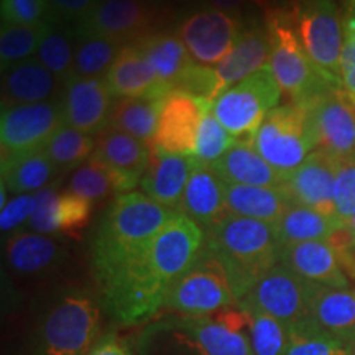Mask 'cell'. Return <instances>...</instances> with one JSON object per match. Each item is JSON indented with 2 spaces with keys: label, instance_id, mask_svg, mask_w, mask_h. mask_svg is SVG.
Listing matches in <instances>:
<instances>
[{
  "label": "cell",
  "instance_id": "6da1fadb",
  "mask_svg": "<svg viewBox=\"0 0 355 355\" xmlns=\"http://www.w3.org/2000/svg\"><path fill=\"white\" fill-rule=\"evenodd\" d=\"M204 242V230L175 212L139 254L99 283L105 311L125 326L148 322L165 308L173 285L193 265Z\"/></svg>",
  "mask_w": 355,
  "mask_h": 355
},
{
  "label": "cell",
  "instance_id": "7a4b0ae2",
  "mask_svg": "<svg viewBox=\"0 0 355 355\" xmlns=\"http://www.w3.org/2000/svg\"><path fill=\"white\" fill-rule=\"evenodd\" d=\"M140 355H254L239 304L212 316H170L139 339Z\"/></svg>",
  "mask_w": 355,
  "mask_h": 355
},
{
  "label": "cell",
  "instance_id": "3957f363",
  "mask_svg": "<svg viewBox=\"0 0 355 355\" xmlns=\"http://www.w3.org/2000/svg\"><path fill=\"white\" fill-rule=\"evenodd\" d=\"M175 212L159 206L144 193L117 194L102 216L91 243L97 282L135 257L166 225Z\"/></svg>",
  "mask_w": 355,
  "mask_h": 355
},
{
  "label": "cell",
  "instance_id": "277c9868",
  "mask_svg": "<svg viewBox=\"0 0 355 355\" xmlns=\"http://www.w3.org/2000/svg\"><path fill=\"white\" fill-rule=\"evenodd\" d=\"M206 245L224 265L239 301L279 263L282 254L273 224L232 214L206 234Z\"/></svg>",
  "mask_w": 355,
  "mask_h": 355
},
{
  "label": "cell",
  "instance_id": "5b68a950",
  "mask_svg": "<svg viewBox=\"0 0 355 355\" xmlns=\"http://www.w3.org/2000/svg\"><path fill=\"white\" fill-rule=\"evenodd\" d=\"M104 309L86 291L61 295L40 319L28 355H89L102 337Z\"/></svg>",
  "mask_w": 355,
  "mask_h": 355
},
{
  "label": "cell",
  "instance_id": "8992f818",
  "mask_svg": "<svg viewBox=\"0 0 355 355\" xmlns=\"http://www.w3.org/2000/svg\"><path fill=\"white\" fill-rule=\"evenodd\" d=\"M266 30L272 44L268 66L282 92L290 96L293 104H311L327 89L343 87L327 81L306 55L293 15L285 12L273 13Z\"/></svg>",
  "mask_w": 355,
  "mask_h": 355
},
{
  "label": "cell",
  "instance_id": "52a82bcc",
  "mask_svg": "<svg viewBox=\"0 0 355 355\" xmlns=\"http://www.w3.org/2000/svg\"><path fill=\"white\" fill-rule=\"evenodd\" d=\"M252 145L275 170L290 175L318 150L309 105L290 102L270 110L255 132Z\"/></svg>",
  "mask_w": 355,
  "mask_h": 355
},
{
  "label": "cell",
  "instance_id": "ba28073f",
  "mask_svg": "<svg viewBox=\"0 0 355 355\" xmlns=\"http://www.w3.org/2000/svg\"><path fill=\"white\" fill-rule=\"evenodd\" d=\"M237 303L224 265L204 242L193 265L173 285L165 308L183 316H212Z\"/></svg>",
  "mask_w": 355,
  "mask_h": 355
},
{
  "label": "cell",
  "instance_id": "9c48e42d",
  "mask_svg": "<svg viewBox=\"0 0 355 355\" xmlns=\"http://www.w3.org/2000/svg\"><path fill=\"white\" fill-rule=\"evenodd\" d=\"M279 97L282 89L266 64L222 92L212 104V112L235 140L252 145L263 119L278 107Z\"/></svg>",
  "mask_w": 355,
  "mask_h": 355
},
{
  "label": "cell",
  "instance_id": "30bf717a",
  "mask_svg": "<svg viewBox=\"0 0 355 355\" xmlns=\"http://www.w3.org/2000/svg\"><path fill=\"white\" fill-rule=\"evenodd\" d=\"M293 20L309 60L327 81L343 86L344 28L334 0H304Z\"/></svg>",
  "mask_w": 355,
  "mask_h": 355
},
{
  "label": "cell",
  "instance_id": "8fae6325",
  "mask_svg": "<svg viewBox=\"0 0 355 355\" xmlns=\"http://www.w3.org/2000/svg\"><path fill=\"white\" fill-rule=\"evenodd\" d=\"M309 290L311 282L278 263L247 291L239 304L295 326L309 319Z\"/></svg>",
  "mask_w": 355,
  "mask_h": 355
},
{
  "label": "cell",
  "instance_id": "7c38bea8",
  "mask_svg": "<svg viewBox=\"0 0 355 355\" xmlns=\"http://www.w3.org/2000/svg\"><path fill=\"white\" fill-rule=\"evenodd\" d=\"M63 123L61 97L48 102H38V104L2 107V119H0L2 157L43 150L53 133Z\"/></svg>",
  "mask_w": 355,
  "mask_h": 355
},
{
  "label": "cell",
  "instance_id": "4fadbf2b",
  "mask_svg": "<svg viewBox=\"0 0 355 355\" xmlns=\"http://www.w3.org/2000/svg\"><path fill=\"white\" fill-rule=\"evenodd\" d=\"M242 26L237 19L219 8H204L191 13L180 26V38L194 63L219 64L237 42Z\"/></svg>",
  "mask_w": 355,
  "mask_h": 355
},
{
  "label": "cell",
  "instance_id": "5bb4252c",
  "mask_svg": "<svg viewBox=\"0 0 355 355\" xmlns=\"http://www.w3.org/2000/svg\"><path fill=\"white\" fill-rule=\"evenodd\" d=\"M309 105L318 148L340 159L355 158V104L344 87H331Z\"/></svg>",
  "mask_w": 355,
  "mask_h": 355
},
{
  "label": "cell",
  "instance_id": "9a60e30c",
  "mask_svg": "<svg viewBox=\"0 0 355 355\" xmlns=\"http://www.w3.org/2000/svg\"><path fill=\"white\" fill-rule=\"evenodd\" d=\"M207 101L188 92L171 91L162 99L158 127L153 145L168 153L193 155L204 112L211 107Z\"/></svg>",
  "mask_w": 355,
  "mask_h": 355
},
{
  "label": "cell",
  "instance_id": "2e32d148",
  "mask_svg": "<svg viewBox=\"0 0 355 355\" xmlns=\"http://www.w3.org/2000/svg\"><path fill=\"white\" fill-rule=\"evenodd\" d=\"M150 148L135 137L107 127L97 135L96 150L91 158L97 159L112 178L117 194L132 193L141 183L150 163Z\"/></svg>",
  "mask_w": 355,
  "mask_h": 355
},
{
  "label": "cell",
  "instance_id": "e0dca14e",
  "mask_svg": "<svg viewBox=\"0 0 355 355\" xmlns=\"http://www.w3.org/2000/svg\"><path fill=\"white\" fill-rule=\"evenodd\" d=\"M112 99L104 78H71L61 96L64 123L87 135H99L110 125Z\"/></svg>",
  "mask_w": 355,
  "mask_h": 355
},
{
  "label": "cell",
  "instance_id": "ac0fdd59",
  "mask_svg": "<svg viewBox=\"0 0 355 355\" xmlns=\"http://www.w3.org/2000/svg\"><path fill=\"white\" fill-rule=\"evenodd\" d=\"M337 166L339 159L318 148L288 175L283 188L290 194L293 204L311 207L336 219L334 183Z\"/></svg>",
  "mask_w": 355,
  "mask_h": 355
},
{
  "label": "cell",
  "instance_id": "d6986e66",
  "mask_svg": "<svg viewBox=\"0 0 355 355\" xmlns=\"http://www.w3.org/2000/svg\"><path fill=\"white\" fill-rule=\"evenodd\" d=\"M150 8L144 0H99L76 25V35H94L122 44L144 37Z\"/></svg>",
  "mask_w": 355,
  "mask_h": 355
},
{
  "label": "cell",
  "instance_id": "ffe728a7",
  "mask_svg": "<svg viewBox=\"0 0 355 355\" xmlns=\"http://www.w3.org/2000/svg\"><path fill=\"white\" fill-rule=\"evenodd\" d=\"M225 183L211 165L198 162L186 184L178 212L188 217L204 230L211 232L230 216L225 202Z\"/></svg>",
  "mask_w": 355,
  "mask_h": 355
},
{
  "label": "cell",
  "instance_id": "44dd1931",
  "mask_svg": "<svg viewBox=\"0 0 355 355\" xmlns=\"http://www.w3.org/2000/svg\"><path fill=\"white\" fill-rule=\"evenodd\" d=\"M196 163L193 155L168 153L152 146L148 168L140 183L144 194L166 209L178 211Z\"/></svg>",
  "mask_w": 355,
  "mask_h": 355
},
{
  "label": "cell",
  "instance_id": "7402d4cb",
  "mask_svg": "<svg viewBox=\"0 0 355 355\" xmlns=\"http://www.w3.org/2000/svg\"><path fill=\"white\" fill-rule=\"evenodd\" d=\"M92 202L78 194H58L55 186H46L37 193V207L28 225L38 234H76L91 219Z\"/></svg>",
  "mask_w": 355,
  "mask_h": 355
},
{
  "label": "cell",
  "instance_id": "603a6c76",
  "mask_svg": "<svg viewBox=\"0 0 355 355\" xmlns=\"http://www.w3.org/2000/svg\"><path fill=\"white\" fill-rule=\"evenodd\" d=\"M114 99L123 97H150L163 99L162 87L153 66L135 42L123 44L109 73L104 76Z\"/></svg>",
  "mask_w": 355,
  "mask_h": 355
},
{
  "label": "cell",
  "instance_id": "cb8c5ba5",
  "mask_svg": "<svg viewBox=\"0 0 355 355\" xmlns=\"http://www.w3.org/2000/svg\"><path fill=\"white\" fill-rule=\"evenodd\" d=\"M279 263L308 282L332 288H349V278L334 247L327 241L293 243L282 248Z\"/></svg>",
  "mask_w": 355,
  "mask_h": 355
},
{
  "label": "cell",
  "instance_id": "d4e9b609",
  "mask_svg": "<svg viewBox=\"0 0 355 355\" xmlns=\"http://www.w3.org/2000/svg\"><path fill=\"white\" fill-rule=\"evenodd\" d=\"M309 321L355 345V290L311 282Z\"/></svg>",
  "mask_w": 355,
  "mask_h": 355
},
{
  "label": "cell",
  "instance_id": "484cf974",
  "mask_svg": "<svg viewBox=\"0 0 355 355\" xmlns=\"http://www.w3.org/2000/svg\"><path fill=\"white\" fill-rule=\"evenodd\" d=\"M270 48L268 30L261 26L242 28L232 50L214 68L219 96L268 64Z\"/></svg>",
  "mask_w": 355,
  "mask_h": 355
},
{
  "label": "cell",
  "instance_id": "4316f807",
  "mask_svg": "<svg viewBox=\"0 0 355 355\" xmlns=\"http://www.w3.org/2000/svg\"><path fill=\"white\" fill-rule=\"evenodd\" d=\"M227 184L265 186V188H283L288 175L275 170L266 159L254 148V145L235 141L224 157L211 165Z\"/></svg>",
  "mask_w": 355,
  "mask_h": 355
},
{
  "label": "cell",
  "instance_id": "83f0119b",
  "mask_svg": "<svg viewBox=\"0 0 355 355\" xmlns=\"http://www.w3.org/2000/svg\"><path fill=\"white\" fill-rule=\"evenodd\" d=\"M2 73V107L53 101L58 91L60 79L37 58L8 66Z\"/></svg>",
  "mask_w": 355,
  "mask_h": 355
},
{
  "label": "cell",
  "instance_id": "f1b7e54d",
  "mask_svg": "<svg viewBox=\"0 0 355 355\" xmlns=\"http://www.w3.org/2000/svg\"><path fill=\"white\" fill-rule=\"evenodd\" d=\"M225 202H227L229 214L273 225L293 204L285 188L247 184H227Z\"/></svg>",
  "mask_w": 355,
  "mask_h": 355
},
{
  "label": "cell",
  "instance_id": "f546056e",
  "mask_svg": "<svg viewBox=\"0 0 355 355\" xmlns=\"http://www.w3.org/2000/svg\"><path fill=\"white\" fill-rule=\"evenodd\" d=\"M66 250L56 239L38 232H15L7 242V261L13 272L38 275L60 265Z\"/></svg>",
  "mask_w": 355,
  "mask_h": 355
},
{
  "label": "cell",
  "instance_id": "4dcf8cb0",
  "mask_svg": "<svg viewBox=\"0 0 355 355\" xmlns=\"http://www.w3.org/2000/svg\"><path fill=\"white\" fill-rule=\"evenodd\" d=\"M135 43L144 51L150 64L153 66L158 76L159 87L165 96L173 91L178 79L183 76L184 71L191 64H194V60L191 58L183 40L175 37V35H144Z\"/></svg>",
  "mask_w": 355,
  "mask_h": 355
},
{
  "label": "cell",
  "instance_id": "1f68e13d",
  "mask_svg": "<svg viewBox=\"0 0 355 355\" xmlns=\"http://www.w3.org/2000/svg\"><path fill=\"white\" fill-rule=\"evenodd\" d=\"M56 170L44 150L2 157V184L17 196L30 194L50 183Z\"/></svg>",
  "mask_w": 355,
  "mask_h": 355
},
{
  "label": "cell",
  "instance_id": "d6a6232c",
  "mask_svg": "<svg viewBox=\"0 0 355 355\" xmlns=\"http://www.w3.org/2000/svg\"><path fill=\"white\" fill-rule=\"evenodd\" d=\"M340 227L343 225L329 216L300 204H291L275 224V232L279 247L283 248L293 243L329 241L332 234Z\"/></svg>",
  "mask_w": 355,
  "mask_h": 355
},
{
  "label": "cell",
  "instance_id": "836d02e7",
  "mask_svg": "<svg viewBox=\"0 0 355 355\" xmlns=\"http://www.w3.org/2000/svg\"><path fill=\"white\" fill-rule=\"evenodd\" d=\"M162 99L150 97H123L115 99L110 125L135 137L145 145L152 146L158 127Z\"/></svg>",
  "mask_w": 355,
  "mask_h": 355
},
{
  "label": "cell",
  "instance_id": "e575fe53",
  "mask_svg": "<svg viewBox=\"0 0 355 355\" xmlns=\"http://www.w3.org/2000/svg\"><path fill=\"white\" fill-rule=\"evenodd\" d=\"M239 308L245 314V329L254 355H286L290 343L286 324L259 309L242 304H239Z\"/></svg>",
  "mask_w": 355,
  "mask_h": 355
},
{
  "label": "cell",
  "instance_id": "d590c367",
  "mask_svg": "<svg viewBox=\"0 0 355 355\" xmlns=\"http://www.w3.org/2000/svg\"><path fill=\"white\" fill-rule=\"evenodd\" d=\"M74 44V76L101 78L109 73L123 44L114 40L76 35Z\"/></svg>",
  "mask_w": 355,
  "mask_h": 355
},
{
  "label": "cell",
  "instance_id": "8d00e7d4",
  "mask_svg": "<svg viewBox=\"0 0 355 355\" xmlns=\"http://www.w3.org/2000/svg\"><path fill=\"white\" fill-rule=\"evenodd\" d=\"M53 24L38 25H12L2 24L0 30V61L2 71L20 61L35 58L43 38L50 33Z\"/></svg>",
  "mask_w": 355,
  "mask_h": 355
},
{
  "label": "cell",
  "instance_id": "74e56055",
  "mask_svg": "<svg viewBox=\"0 0 355 355\" xmlns=\"http://www.w3.org/2000/svg\"><path fill=\"white\" fill-rule=\"evenodd\" d=\"M290 343L286 355H354L355 345L344 343L313 321L288 326Z\"/></svg>",
  "mask_w": 355,
  "mask_h": 355
},
{
  "label": "cell",
  "instance_id": "f35d334b",
  "mask_svg": "<svg viewBox=\"0 0 355 355\" xmlns=\"http://www.w3.org/2000/svg\"><path fill=\"white\" fill-rule=\"evenodd\" d=\"M44 153L55 163L56 168L81 166L92 157L96 140L78 128L63 123L44 145Z\"/></svg>",
  "mask_w": 355,
  "mask_h": 355
},
{
  "label": "cell",
  "instance_id": "ab89813d",
  "mask_svg": "<svg viewBox=\"0 0 355 355\" xmlns=\"http://www.w3.org/2000/svg\"><path fill=\"white\" fill-rule=\"evenodd\" d=\"M37 60L64 84L74 78V44L60 28L50 30L40 44Z\"/></svg>",
  "mask_w": 355,
  "mask_h": 355
},
{
  "label": "cell",
  "instance_id": "60d3db41",
  "mask_svg": "<svg viewBox=\"0 0 355 355\" xmlns=\"http://www.w3.org/2000/svg\"><path fill=\"white\" fill-rule=\"evenodd\" d=\"M68 191L92 204L117 193L107 170L94 158H89L86 163L76 168V171L69 178Z\"/></svg>",
  "mask_w": 355,
  "mask_h": 355
},
{
  "label": "cell",
  "instance_id": "b9f144b4",
  "mask_svg": "<svg viewBox=\"0 0 355 355\" xmlns=\"http://www.w3.org/2000/svg\"><path fill=\"white\" fill-rule=\"evenodd\" d=\"M235 141L237 140L217 121L211 105L204 112L201 127H199L194 158L198 162L206 163V165H214L217 159L224 157V153L227 152L230 146L235 145Z\"/></svg>",
  "mask_w": 355,
  "mask_h": 355
},
{
  "label": "cell",
  "instance_id": "7bdbcfd3",
  "mask_svg": "<svg viewBox=\"0 0 355 355\" xmlns=\"http://www.w3.org/2000/svg\"><path fill=\"white\" fill-rule=\"evenodd\" d=\"M336 219L349 227L355 219V158L340 159L334 183Z\"/></svg>",
  "mask_w": 355,
  "mask_h": 355
},
{
  "label": "cell",
  "instance_id": "ee69618b",
  "mask_svg": "<svg viewBox=\"0 0 355 355\" xmlns=\"http://www.w3.org/2000/svg\"><path fill=\"white\" fill-rule=\"evenodd\" d=\"M173 91L188 92L191 96L207 101L209 104H214L217 97H219V84H217L216 69L198 63L191 64L183 73V76L178 79Z\"/></svg>",
  "mask_w": 355,
  "mask_h": 355
},
{
  "label": "cell",
  "instance_id": "f6af8a7d",
  "mask_svg": "<svg viewBox=\"0 0 355 355\" xmlns=\"http://www.w3.org/2000/svg\"><path fill=\"white\" fill-rule=\"evenodd\" d=\"M2 24L38 25L46 24L51 15L50 0H2Z\"/></svg>",
  "mask_w": 355,
  "mask_h": 355
},
{
  "label": "cell",
  "instance_id": "bcb514c9",
  "mask_svg": "<svg viewBox=\"0 0 355 355\" xmlns=\"http://www.w3.org/2000/svg\"><path fill=\"white\" fill-rule=\"evenodd\" d=\"M37 207V194H19L2 207L0 227L2 232H10L24 222H28Z\"/></svg>",
  "mask_w": 355,
  "mask_h": 355
},
{
  "label": "cell",
  "instance_id": "7dc6e473",
  "mask_svg": "<svg viewBox=\"0 0 355 355\" xmlns=\"http://www.w3.org/2000/svg\"><path fill=\"white\" fill-rule=\"evenodd\" d=\"M97 2L99 0H50V6L53 15L58 19L74 21L78 25L84 17L89 15Z\"/></svg>",
  "mask_w": 355,
  "mask_h": 355
},
{
  "label": "cell",
  "instance_id": "c3c4849f",
  "mask_svg": "<svg viewBox=\"0 0 355 355\" xmlns=\"http://www.w3.org/2000/svg\"><path fill=\"white\" fill-rule=\"evenodd\" d=\"M343 28H344L343 63H355V0H345Z\"/></svg>",
  "mask_w": 355,
  "mask_h": 355
},
{
  "label": "cell",
  "instance_id": "681fc988",
  "mask_svg": "<svg viewBox=\"0 0 355 355\" xmlns=\"http://www.w3.org/2000/svg\"><path fill=\"white\" fill-rule=\"evenodd\" d=\"M89 355H133L130 347L121 336L115 332H107L97 340Z\"/></svg>",
  "mask_w": 355,
  "mask_h": 355
},
{
  "label": "cell",
  "instance_id": "f907efd6",
  "mask_svg": "<svg viewBox=\"0 0 355 355\" xmlns=\"http://www.w3.org/2000/svg\"><path fill=\"white\" fill-rule=\"evenodd\" d=\"M343 86L355 104V63H343Z\"/></svg>",
  "mask_w": 355,
  "mask_h": 355
},
{
  "label": "cell",
  "instance_id": "816d5d0a",
  "mask_svg": "<svg viewBox=\"0 0 355 355\" xmlns=\"http://www.w3.org/2000/svg\"><path fill=\"white\" fill-rule=\"evenodd\" d=\"M211 3H214V6L219 8V10H224V12H235L239 10V8L242 7V3L245 2V0H209Z\"/></svg>",
  "mask_w": 355,
  "mask_h": 355
},
{
  "label": "cell",
  "instance_id": "f5cc1de1",
  "mask_svg": "<svg viewBox=\"0 0 355 355\" xmlns=\"http://www.w3.org/2000/svg\"><path fill=\"white\" fill-rule=\"evenodd\" d=\"M349 230H350V235H352V243H354V248H355V219L352 224L349 225Z\"/></svg>",
  "mask_w": 355,
  "mask_h": 355
},
{
  "label": "cell",
  "instance_id": "db71d44e",
  "mask_svg": "<svg viewBox=\"0 0 355 355\" xmlns=\"http://www.w3.org/2000/svg\"><path fill=\"white\" fill-rule=\"evenodd\" d=\"M354 355H355V350H354Z\"/></svg>",
  "mask_w": 355,
  "mask_h": 355
}]
</instances>
